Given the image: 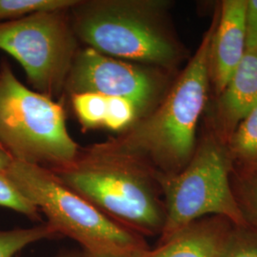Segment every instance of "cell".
I'll return each mask as SVG.
<instances>
[{
  "instance_id": "cell-1",
  "label": "cell",
  "mask_w": 257,
  "mask_h": 257,
  "mask_svg": "<svg viewBox=\"0 0 257 257\" xmlns=\"http://www.w3.org/2000/svg\"><path fill=\"white\" fill-rule=\"evenodd\" d=\"M213 27L156 110L117 138L86 151L135 160L163 175L181 172L194 154L197 123L207 101Z\"/></svg>"
},
{
  "instance_id": "cell-2",
  "label": "cell",
  "mask_w": 257,
  "mask_h": 257,
  "mask_svg": "<svg viewBox=\"0 0 257 257\" xmlns=\"http://www.w3.org/2000/svg\"><path fill=\"white\" fill-rule=\"evenodd\" d=\"M50 171L125 228L143 237L161 235L165 205L156 172L147 165L84 150L71 164Z\"/></svg>"
},
{
  "instance_id": "cell-3",
  "label": "cell",
  "mask_w": 257,
  "mask_h": 257,
  "mask_svg": "<svg viewBox=\"0 0 257 257\" xmlns=\"http://www.w3.org/2000/svg\"><path fill=\"white\" fill-rule=\"evenodd\" d=\"M7 175L34 203L59 236L77 242L89 255L138 257L150 248L128 230L75 193L48 169L13 160Z\"/></svg>"
},
{
  "instance_id": "cell-4",
  "label": "cell",
  "mask_w": 257,
  "mask_h": 257,
  "mask_svg": "<svg viewBox=\"0 0 257 257\" xmlns=\"http://www.w3.org/2000/svg\"><path fill=\"white\" fill-rule=\"evenodd\" d=\"M160 1L78 0L70 10L75 37L87 47L130 62L170 68L178 49L162 24Z\"/></svg>"
},
{
  "instance_id": "cell-5",
  "label": "cell",
  "mask_w": 257,
  "mask_h": 257,
  "mask_svg": "<svg viewBox=\"0 0 257 257\" xmlns=\"http://www.w3.org/2000/svg\"><path fill=\"white\" fill-rule=\"evenodd\" d=\"M0 146L14 160L48 170L69 165L80 154L62 104L27 88L6 60L0 65Z\"/></svg>"
},
{
  "instance_id": "cell-6",
  "label": "cell",
  "mask_w": 257,
  "mask_h": 257,
  "mask_svg": "<svg viewBox=\"0 0 257 257\" xmlns=\"http://www.w3.org/2000/svg\"><path fill=\"white\" fill-rule=\"evenodd\" d=\"M229 155L218 144L205 143L177 174L156 173L164 196L166 219L158 242L193 222L219 216L235 226H248L230 181Z\"/></svg>"
},
{
  "instance_id": "cell-7",
  "label": "cell",
  "mask_w": 257,
  "mask_h": 257,
  "mask_svg": "<svg viewBox=\"0 0 257 257\" xmlns=\"http://www.w3.org/2000/svg\"><path fill=\"white\" fill-rule=\"evenodd\" d=\"M70 10L43 11L0 23V49L19 61L37 92L51 98L65 90L79 50Z\"/></svg>"
},
{
  "instance_id": "cell-8",
  "label": "cell",
  "mask_w": 257,
  "mask_h": 257,
  "mask_svg": "<svg viewBox=\"0 0 257 257\" xmlns=\"http://www.w3.org/2000/svg\"><path fill=\"white\" fill-rule=\"evenodd\" d=\"M162 84V78L146 66L86 47L75 55L65 90L71 94L94 92L126 98L138 106L144 117L157 100Z\"/></svg>"
},
{
  "instance_id": "cell-9",
  "label": "cell",
  "mask_w": 257,
  "mask_h": 257,
  "mask_svg": "<svg viewBox=\"0 0 257 257\" xmlns=\"http://www.w3.org/2000/svg\"><path fill=\"white\" fill-rule=\"evenodd\" d=\"M246 5L247 0L223 1L218 24L213 27L210 77L219 94L246 53Z\"/></svg>"
},
{
  "instance_id": "cell-10",
  "label": "cell",
  "mask_w": 257,
  "mask_h": 257,
  "mask_svg": "<svg viewBox=\"0 0 257 257\" xmlns=\"http://www.w3.org/2000/svg\"><path fill=\"white\" fill-rule=\"evenodd\" d=\"M233 226L224 217H204L138 257H222Z\"/></svg>"
},
{
  "instance_id": "cell-11",
  "label": "cell",
  "mask_w": 257,
  "mask_h": 257,
  "mask_svg": "<svg viewBox=\"0 0 257 257\" xmlns=\"http://www.w3.org/2000/svg\"><path fill=\"white\" fill-rule=\"evenodd\" d=\"M257 106V48L246 50L220 93L219 116L227 130H234Z\"/></svg>"
},
{
  "instance_id": "cell-12",
  "label": "cell",
  "mask_w": 257,
  "mask_h": 257,
  "mask_svg": "<svg viewBox=\"0 0 257 257\" xmlns=\"http://www.w3.org/2000/svg\"><path fill=\"white\" fill-rule=\"evenodd\" d=\"M60 237L46 222L31 228L0 230V257H18L28 246Z\"/></svg>"
},
{
  "instance_id": "cell-13",
  "label": "cell",
  "mask_w": 257,
  "mask_h": 257,
  "mask_svg": "<svg viewBox=\"0 0 257 257\" xmlns=\"http://www.w3.org/2000/svg\"><path fill=\"white\" fill-rule=\"evenodd\" d=\"M230 154L240 162L257 169V106L234 128Z\"/></svg>"
},
{
  "instance_id": "cell-14",
  "label": "cell",
  "mask_w": 257,
  "mask_h": 257,
  "mask_svg": "<svg viewBox=\"0 0 257 257\" xmlns=\"http://www.w3.org/2000/svg\"><path fill=\"white\" fill-rule=\"evenodd\" d=\"M71 96L74 112L83 128H104L107 96L94 92H79Z\"/></svg>"
},
{
  "instance_id": "cell-15",
  "label": "cell",
  "mask_w": 257,
  "mask_h": 257,
  "mask_svg": "<svg viewBox=\"0 0 257 257\" xmlns=\"http://www.w3.org/2000/svg\"><path fill=\"white\" fill-rule=\"evenodd\" d=\"M78 0H0V23L29 15L55 10H70Z\"/></svg>"
},
{
  "instance_id": "cell-16",
  "label": "cell",
  "mask_w": 257,
  "mask_h": 257,
  "mask_svg": "<svg viewBox=\"0 0 257 257\" xmlns=\"http://www.w3.org/2000/svg\"><path fill=\"white\" fill-rule=\"evenodd\" d=\"M143 117L140 109L134 102L115 96H107V110L104 128L124 133Z\"/></svg>"
},
{
  "instance_id": "cell-17",
  "label": "cell",
  "mask_w": 257,
  "mask_h": 257,
  "mask_svg": "<svg viewBox=\"0 0 257 257\" xmlns=\"http://www.w3.org/2000/svg\"><path fill=\"white\" fill-rule=\"evenodd\" d=\"M0 207L25 215L35 222H41V213L37 206L22 193L6 172L0 171Z\"/></svg>"
},
{
  "instance_id": "cell-18",
  "label": "cell",
  "mask_w": 257,
  "mask_h": 257,
  "mask_svg": "<svg viewBox=\"0 0 257 257\" xmlns=\"http://www.w3.org/2000/svg\"><path fill=\"white\" fill-rule=\"evenodd\" d=\"M222 257H257V230L234 225Z\"/></svg>"
},
{
  "instance_id": "cell-19",
  "label": "cell",
  "mask_w": 257,
  "mask_h": 257,
  "mask_svg": "<svg viewBox=\"0 0 257 257\" xmlns=\"http://www.w3.org/2000/svg\"><path fill=\"white\" fill-rule=\"evenodd\" d=\"M235 196L247 224L257 230V169L241 181Z\"/></svg>"
},
{
  "instance_id": "cell-20",
  "label": "cell",
  "mask_w": 257,
  "mask_h": 257,
  "mask_svg": "<svg viewBox=\"0 0 257 257\" xmlns=\"http://www.w3.org/2000/svg\"><path fill=\"white\" fill-rule=\"evenodd\" d=\"M245 33L246 50L257 48V0H247Z\"/></svg>"
},
{
  "instance_id": "cell-21",
  "label": "cell",
  "mask_w": 257,
  "mask_h": 257,
  "mask_svg": "<svg viewBox=\"0 0 257 257\" xmlns=\"http://www.w3.org/2000/svg\"><path fill=\"white\" fill-rule=\"evenodd\" d=\"M13 158L9 154L0 146V171L1 172H7L10 165L13 162Z\"/></svg>"
},
{
  "instance_id": "cell-22",
  "label": "cell",
  "mask_w": 257,
  "mask_h": 257,
  "mask_svg": "<svg viewBox=\"0 0 257 257\" xmlns=\"http://www.w3.org/2000/svg\"><path fill=\"white\" fill-rule=\"evenodd\" d=\"M56 257H88L84 251H65Z\"/></svg>"
},
{
  "instance_id": "cell-23",
  "label": "cell",
  "mask_w": 257,
  "mask_h": 257,
  "mask_svg": "<svg viewBox=\"0 0 257 257\" xmlns=\"http://www.w3.org/2000/svg\"><path fill=\"white\" fill-rule=\"evenodd\" d=\"M86 254V253H85ZM88 257H102V256H92V255H89V254H86Z\"/></svg>"
},
{
  "instance_id": "cell-24",
  "label": "cell",
  "mask_w": 257,
  "mask_h": 257,
  "mask_svg": "<svg viewBox=\"0 0 257 257\" xmlns=\"http://www.w3.org/2000/svg\"><path fill=\"white\" fill-rule=\"evenodd\" d=\"M18 257H19V256H18Z\"/></svg>"
}]
</instances>
